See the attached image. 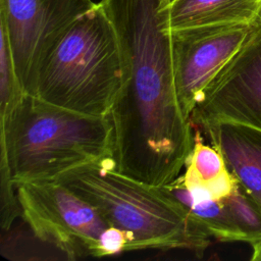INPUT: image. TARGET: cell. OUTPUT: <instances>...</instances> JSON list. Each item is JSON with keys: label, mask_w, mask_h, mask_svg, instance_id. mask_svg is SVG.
I'll list each match as a JSON object with an SVG mask.
<instances>
[{"label": "cell", "mask_w": 261, "mask_h": 261, "mask_svg": "<svg viewBox=\"0 0 261 261\" xmlns=\"http://www.w3.org/2000/svg\"><path fill=\"white\" fill-rule=\"evenodd\" d=\"M122 51L125 76L109 118L119 172L162 188L182 172L194 127L176 94L167 0H101Z\"/></svg>", "instance_id": "6da1fadb"}, {"label": "cell", "mask_w": 261, "mask_h": 261, "mask_svg": "<svg viewBox=\"0 0 261 261\" xmlns=\"http://www.w3.org/2000/svg\"><path fill=\"white\" fill-rule=\"evenodd\" d=\"M0 171L12 184L51 181L77 167L113 159L109 116L64 108L24 93L0 120Z\"/></svg>", "instance_id": "7a4b0ae2"}, {"label": "cell", "mask_w": 261, "mask_h": 261, "mask_svg": "<svg viewBox=\"0 0 261 261\" xmlns=\"http://www.w3.org/2000/svg\"><path fill=\"white\" fill-rule=\"evenodd\" d=\"M56 180L93 205L109 225L121 229L129 251L189 249L202 254L210 243V234L163 188L119 172L112 158L77 167Z\"/></svg>", "instance_id": "3957f363"}, {"label": "cell", "mask_w": 261, "mask_h": 261, "mask_svg": "<svg viewBox=\"0 0 261 261\" xmlns=\"http://www.w3.org/2000/svg\"><path fill=\"white\" fill-rule=\"evenodd\" d=\"M124 76L116 31L99 2L42 60L30 94L81 113L109 116Z\"/></svg>", "instance_id": "277c9868"}, {"label": "cell", "mask_w": 261, "mask_h": 261, "mask_svg": "<svg viewBox=\"0 0 261 261\" xmlns=\"http://www.w3.org/2000/svg\"><path fill=\"white\" fill-rule=\"evenodd\" d=\"M20 218L31 232L62 259L98 257L109 226L97 209L58 180L15 185Z\"/></svg>", "instance_id": "5b68a950"}, {"label": "cell", "mask_w": 261, "mask_h": 261, "mask_svg": "<svg viewBox=\"0 0 261 261\" xmlns=\"http://www.w3.org/2000/svg\"><path fill=\"white\" fill-rule=\"evenodd\" d=\"M95 4L92 0H0V27L8 37L25 93H31L42 60L75 19Z\"/></svg>", "instance_id": "8992f818"}, {"label": "cell", "mask_w": 261, "mask_h": 261, "mask_svg": "<svg viewBox=\"0 0 261 261\" xmlns=\"http://www.w3.org/2000/svg\"><path fill=\"white\" fill-rule=\"evenodd\" d=\"M190 121L200 130L218 122L261 130V15L241 48L208 86Z\"/></svg>", "instance_id": "52a82bcc"}, {"label": "cell", "mask_w": 261, "mask_h": 261, "mask_svg": "<svg viewBox=\"0 0 261 261\" xmlns=\"http://www.w3.org/2000/svg\"><path fill=\"white\" fill-rule=\"evenodd\" d=\"M254 22L171 31L174 84L180 108L189 120L206 89L241 48Z\"/></svg>", "instance_id": "ba28073f"}, {"label": "cell", "mask_w": 261, "mask_h": 261, "mask_svg": "<svg viewBox=\"0 0 261 261\" xmlns=\"http://www.w3.org/2000/svg\"><path fill=\"white\" fill-rule=\"evenodd\" d=\"M201 132L220 151L229 172L261 209V130L245 124L218 122Z\"/></svg>", "instance_id": "9c48e42d"}, {"label": "cell", "mask_w": 261, "mask_h": 261, "mask_svg": "<svg viewBox=\"0 0 261 261\" xmlns=\"http://www.w3.org/2000/svg\"><path fill=\"white\" fill-rule=\"evenodd\" d=\"M170 31L253 22L261 0H175L167 5Z\"/></svg>", "instance_id": "30bf717a"}, {"label": "cell", "mask_w": 261, "mask_h": 261, "mask_svg": "<svg viewBox=\"0 0 261 261\" xmlns=\"http://www.w3.org/2000/svg\"><path fill=\"white\" fill-rule=\"evenodd\" d=\"M194 130L193 149L176 179L187 188L202 189L213 199L221 200L231 193L237 180L229 172L220 151L204 143L200 129Z\"/></svg>", "instance_id": "8fae6325"}, {"label": "cell", "mask_w": 261, "mask_h": 261, "mask_svg": "<svg viewBox=\"0 0 261 261\" xmlns=\"http://www.w3.org/2000/svg\"><path fill=\"white\" fill-rule=\"evenodd\" d=\"M222 200L242 233L244 242L252 246L261 241V209L238 181L231 193Z\"/></svg>", "instance_id": "7c38bea8"}, {"label": "cell", "mask_w": 261, "mask_h": 261, "mask_svg": "<svg viewBox=\"0 0 261 261\" xmlns=\"http://www.w3.org/2000/svg\"><path fill=\"white\" fill-rule=\"evenodd\" d=\"M24 93L16 73L8 37L0 27V120L10 114Z\"/></svg>", "instance_id": "4fadbf2b"}, {"label": "cell", "mask_w": 261, "mask_h": 261, "mask_svg": "<svg viewBox=\"0 0 261 261\" xmlns=\"http://www.w3.org/2000/svg\"><path fill=\"white\" fill-rule=\"evenodd\" d=\"M126 251H129L127 236L121 229L109 225L100 237L98 257L114 255Z\"/></svg>", "instance_id": "5bb4252c"}, {"label": "cell", "mask_w": 261, "mask_h": 261, "mask_svg": "<svg viewBox=\"0 0 261 261\" xmlns=\"http://www.w3.org/2000/svg\"><path fill=\"white\" fill-rule=\"evenodd\" d=\"M251 247L253 249L251 260L252 261H261V241L253 244Z\"/></svg>", "instance_id": "9a60e30c"}, {"label": "cell", "mask_w": 261, "mask_h": 261, "mask_svg": "<svg viewBox=\"0 0 261 261\" xmlns=\"http://www.w3.org/2000/svg\"><path fill=\"white\" fill-rule=\"evenodd\" d=\"M173 1H175V0H167V2H168V4H169V3H172V2H173Z\"/></svg>", "instance_id": "2e32d148"}]
</instances>
